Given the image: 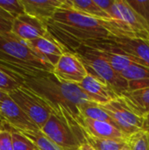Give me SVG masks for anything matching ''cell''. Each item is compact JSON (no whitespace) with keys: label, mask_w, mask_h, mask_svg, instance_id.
Listing matches in <instances>:
<instances>
[{"label":"cell","mask_w":149,"mask_h":150,"mask_svg":"<svg viewBox=\"0 0 149 150\" xmlns=\"http://www.w3.org/2000/svg\"><path fill=\"white\" fill-rule=\"evenodd\" d=\"M47 27L66 51L73 53L86 42L113 38L105 20L78 12L64 3L47 23Z\"/></svg>","instance_id":"cell-1"},{"label":"cell","mask_w":149,"mask_h":150,"mask_svg":"<svg viewBox=\"0 0 149 150\" xmlns=\"http://www.w3.org/2000/svg\"><path fill=\"white\" fill-rule=\"evenodd\" d=\"M25 85L46 103L52 114L74 124H79L78 106L90 101L77 84L61 81L53 72L30 78Z\"/></svg>","instance_id":"cell-2"},{"label":"cell","mask_w":149,"mask_h":150,"mask_svg":"<svg viewBox=\"0 0 149 150\" xmlns=\"http://www.w3.org/2000/svg\"><path fill=\"white\" fill-rule=\"evenodd\" d=\"M0 68L25 83L54 67L39 55L28 44L11 32L0 34Z\"/></svg>","instance_id":"cell-3"},{"label":"cell","mask_w":149,"mask_h":150,"mask_svg":"<svg viewBox=\"0 0 149 150\" xmlns=\"http://www.w3.org/2000/svg\"><path fill=\"white\" fill-rule=\"evenodd\" d=\"M112 18L105 19L113 38L142 39L149 38V25L127 0H115L111 11Z\"/></svg>","instance_id":"cell-4"},{"label":"cell","mask_w":149,"mask_h":150,"mask_svg":"<svg viewBox=\"0 0 149 150\" xmlns=\"http://www.w3.org/2000/svg\"><path fill=\"white\" fill-rule=\"evenodd\" d=\"M75 53L83 62L88 73L96 76L110 86L118 96L120 97L129 91L128 82L105 60L83 47Z\"/></svg>","instance_id":"cell-5"},{"label":"cell","mask_w":149,"mask_h":150,"mask_svg":"<svg viewBox=\"0 0 149 150\" xmlns=\"http://www.w3.org/2000/svg\"><path fill=\"white\" fill-rule=\"evenodd\" d=\"M40 131L54 143L67 149H79L86 142L79 124L68 122L54 114L50 115Z\"/></svg>","instance_id":"cell-6"},{"label":"cell","mask_w":149,"mask_h":150,"mask_svg":"<svg viewBox=\"0 0 149 150\" xmlns=\"http://www.w3.org/2000/svg\"><path fill=\"white\" fill-rule=\"evenodd\" d=\"M99 105L110 116L114 125L130 138L142 131L143 117L133 111L122 97Z\"/></svg>","instance_id":"cell-7"},{"label":"cell","mask_w":149,"mask_h":150,"mask_svg":"<svg viewBox=\"0 0 149 150\" xmlns=\"http://www.w3.org/2000/svg\"><path fill=\"white\" fill-rule=\"evenodd\" d=\"M8 95L40 129L43 127L52 114L46 103L25 84Z\"/></svg>","instance_id":"cell-8"},{"label":"cell","mask_w":149,"mask_h":150,"mask_svg":"<svg viewBox=\"0 0 149 150\" xmlns=\"http://www.w3.org/2000/svg\"><path fill=\"white\" fill-rule=\"evenodd\" d=\"M0 120L11 127V131H40L36 124L7 94L0 101Z\"/></svg>","instance_id":"cell-9"},{"label":"cell","mask_w":149,"mask_h":150,"mask_svg":"<svg viewBox=\"0 0 149 150\" xmlns=\"http://www.w3.org/2000/svg\"><path fill=\"white\" fill-rule=\"evenodd\" d=\"M53 74L61 81L77 84L88 75V70L76 53L66 51L54 67Z\"/></svg>","instance_id":"cell-10"},{"label":"cell","mask_w":149,"mask_h":150,"mask_svg":"<svg viewBox=\"0 0 149 150\" xmlns=\"http://www.w3.org/2000/svg\"><path fill=\"white\" fill-rule=\"evenodd\" d=\"M77 85L90 101L98 105L107 104L119 97L110 86L90 73H88Z\"/></svg>","instance_id":"cell-11"},{"label":"cell","mask_w":149,"mask_h":150,"mask_svg":"<svg viewBox=\"0 0 149 150\" xmlns=\"http://www.w3.org/2000/svg\"><path fill=\"white\" fill-rule=\"evenodd\" d=\"M11 33L25 41L50 35L45 23L26 13L18 16L13 20Z\"/></svg>","instance_id":"cell-12"},{"label":"cell","mask_w":149,"mask_h":150,"mask_svg":"<svg viewBox=\"0 0 149 150\" xmlns=\"http://www.w3.org/2000/svg\"><path fill=\"white\" fill-rule=\"evenodd\" d=\"M77 122L79 123L83 131L90 136L100 139H112L123 142L130 141L129 136H127L112 123L100 120H93L83 118L81 116H78Z\"/></svg>","instance_id":"cell-13"},{"label":"cell","mask_w":149,"mask_h":150,"mask_svg":"<svg viewBox=\"0 0 149 150\" xmlns=\"http://www.w3.org/2000/svg\"><path fill=\"white\" fill-rule=\"evenodd\" d=\"M25 12L41 22L47 23L60 9L64 0H21Z\"/></svg>","instance_id":"cell-14"},{"label":"cell","mask_w":149,"mask_h":150,"mask_svg":"<svg viewBox=\"0 0 149 150\" xmlns=\"http://www.w3.org/2000/svg\"><path fill=\"white\" fill-rule=\"evenodd\" d=\"M27 42L39 55H40L53 67L55 66L61 56L66 52L64 47L51 35L38 38Z\"/></svg>","instance_id":"cell-15"},{"label":"cell","mask_w":149,"mask_h":150,"mask_svg":"<svg viewBox=\"0 0 149 150\" xmlns=\"http://www.w3.org/2000/svg\"><path fill=\"white\" fill-rule=\"evenodd\" d=\"M113 43L122 51L136 58L142 65L149 68V43L142 39L112 38Z\"/></svg>","instance_id":"cell-16"},{"label":"cell","mask_w":149,"mask_h":150,"mask_svg":"<svg viewBox=\"0 0 149 150\" xmlns=\"http://www.w3.org/2000/svg\"><path fill=\"white\" fill-rule=\"evenodd\" d=\"M120 74L129 83L128 91L149 87V68L147 66L133 63Z\"/></svg>","instance_id":"cell-17"},{"label":"cell","mask_w":149,"mask_h":150,"mask_svg":"<svg viewBox=\"0 0 149 150\" xmlns=\"http://www.w3.org/2000/svg\"><path fill=\"white\" fill-rule=\"evenodd\" d=\"M120 97L133 111L142 117L149 112V87L127 91Z\"/></svg>","instance_id":"cell-18"},{"label":"cell","mask_w":149,"mask_h":150,"mask_svg":"<svg viewBox=\"0 0 149 150\" xmlns=\"http://www.w3.org/2000/svg\"><path fill=\"white\" fill-rule=\"evenodd\" d=\"M64 4L78 12L98 19L105 20L112 18L110 15L105 13L96 4L94 0H64Z\"/></svg>","instance_id":"cell-19"},{"label":"cell","mask_w":149,"mask_h":150,"mask_svg":"<svg viewBox=\"0 0 149 150\" xmlns=\"http://www.w3.org/2000/svg\"><path fill=\"white\" fill-rule=\"evenodd\" d=\"M79 116L93 120H100L109 122L114 125L112 120L110 116L100 107L98 104H96L92 101H87L78 106ZM115 126V125H114ZM116 127V126H115Z\"/></svg>","instance_id":"cell-20"},{"label":"cell","mask_w":149,"mask_h":150,"mask_svg":"<svg viewBox=\"0 0 149 150\" xmlns=\"http://www.w3.org/2000/svg\"><path fill=\"white\" fill-rule=\"evenodd\" d=\"M24 135H25L29 140H31L33 144L37 147L38 150H79V149H64L49 138H47L40 130V131H26V132H20Z\"/></svg>","instance_id":"cell-21"},{"label":"cell","mask_w":149,"mask_h":150,"mask_svg":"<svg viewBox=\"0 0 149 150\" xmlns=\"http://www.w3.org/2000/svg\"><path fill=\"white\" fill-rule=\"evenodd\" d=\"M85 142L90 144L96 150H121L129 142H123L112 139H100L84 133Z\"/></svg>","instance_id":"cell-22"},{"label":"cell","mask_w":149,"mask_h":150,"mask_svg":"<svg viewBox=\"0 0 149 150\" xmlns=\"http://www.w3.org/2000/svg\"><path fill=\"white\" fill-rule=\"evenodd\" d=\"M25 84L21 80L14 77L0 68V91L9 94Z\"/></svg>","instance_id":"cell-23"},{"label":"cell","mask_w":149,"mask_h":150,"mask_svg":"<svg viewBox=\"0 0 149 150\" xmlns=\"http://www.w3.org/2000/svg\"><path fill=\"white\" fill-rule=\"evenodd\" d=\"M0 9L13 19L25 13L21 0L0 1Z\"/></svg>","instance_id":"cell-24"},{"label":"cell","mask_w":149,"mask_h":150,"mask_svg":"<svg viewBox=\"0 0 149 150\" xmlns=\"http://www.w3.org/2000/svg\"><path fill=\"white\" fill-rule=\"evenodd\" d=\"M13 150H38L33 142L18 131H11Z\"/></svg>","instance_id":"cell-25"},{"label":"cell","mask_w":149,"mask_h":150,"mask_svg":"<svg viewBox=\"0 0 149 150\" xmlns=\"http://www.w3.org/2000/svg\"><path fill=\"white\" fill-rule=\"evenodd\" d=\"M129 143L132 150H149V132L141 131L133 134Z\"/></svg>","instance_id":"cell-26"},{"label":"cell","mask_w":149,"mask_h":150,"mask_svg":"<svg viewBox=\"0 0 149 150\" xmlns=\"http://www.w3.org/2000/svg\"><path fill=\"white\" fill-rule=\"evenodd\" d=\"M127 2L149 25V0H127Z\"/></svg>","instance_id":"cell-27"},{"label":"cell","mask_w":149,"mask_h":150,"mask_svg":"<svg viewBox=\"0 0 149 150\" xmlns=\"http://www.w3.org/2000/svg\"><path fill=\"white\" fill-rule=\"evenodd\" d=\"M0 150H13L11 131L6 129L0 131Z\"/></svg>","instance_id":"cell-28"},{"label":"cell","mask_w":149,"mask_h":150,"mask_svg":"<svg viewBox=\"0 0 149 150\" xmlns=\"http://www.w3.org/2000/svg\"><path fill=\"white\" fill-rule=\"evenodd\" d=\"M13 20V18H11L0 9V34L11 32Z\"/></svg>","instance_id":"cell-29"},{"label":"cell","mask_w":149,"mask_h":150,"mask_svg":"<svg viewBox=\"0 0 149 150\" xmlns=\"http://www.w3.org/2000/svg\"><path fill=\"white\" fill-rule=\"evenodd\" d=\"M96 4L105 13L111 16V11L115 0H94Z\"/></svg>","instance_id":"cell-30"},{"label":"cell","mask_w":149,"mask_h":150,"mask_svg":"<svg viewBox=\"0 0 149 150\" xmlns=\"http://www.w3.org/2000/svg\"><path fill=\"white\" fill-rule=\"evenodd\" d=\"M142 131H148V132H149V112L143 115Z\"/></svg>","instance_id":"cell-31"},{"label":"cell","mask_w":149,"mask_h":150,"mask_svg":"<svg viewBox=\"0 0 149 150\" xmlns=\"http://www.w3.org/2000/svg\"><path fill=\"white\" fill-rule=\"evenodd\" d=\"M79 150H96L90 144H89L88 142H84L83 144H82L79 148Z\"/></svg>","instance_id":"cell-32"},{"label":"cell","mask_w":149,"mask_h":150,"mask_svg":"<svg viewBox=\"0 0 149 150\" xmlns=\"http://www.w3.org/2000/svg\"><path fill=\"white\" fill-rule=\"evenodd\" d=\"M121 150H132V149H131V146H130V143L128 142V143H127V144H126V146H125V147H124V148H123Z\"/></svg>","instance_id":"cell-33"},{"label":"cell","mask_w":149,"mask_h":150,"mask_svg":"<svg viewBox=\"0 0 149 150\" xmlns=\"http://www.w3.org/2000/svg\"><path fill=\"white\" fill-rule=\"evenodd\" d=\"M3 129H4V128H3V127H2V125H0V131L3 130Z\"/></svg>","instance_id":"cell-34"},{"label":"cell","mask_w":149,"mask_h":150,"mask_svg":"<svg viewBox=\"0 0 149 150\" xmlns=\"http://www.w3.org/2000/svg\"><path fill=\"white\" fill-rule=\"evenodd\" d=\"M147 41H148V43H149V38H148V40H147Z\"/></svg>","instance_id":"cell-35"}]
</instances>
